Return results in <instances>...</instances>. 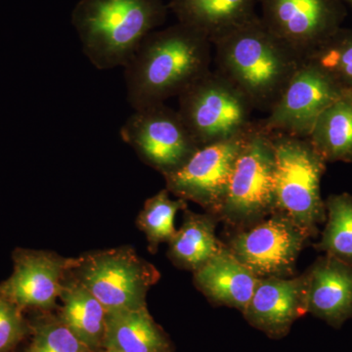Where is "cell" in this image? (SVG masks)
I'll return each mask as SVG.
<instances>
[{"instance_id":"cell-1","label":"cell","mask_w":352,"mask_h":352,"mask_svg":"<svg viewBox=\"0 0 352 352\" xmlns=\"http://www.w3.org/2000/svg\"><path fill=\"white\" fill-rule=\"evenodd\" d=\"M212 45L182 23L150 32L124 67L129 105L139 110L179 96L210 71Z\"/></svg>"},{"instance_id":"cell-2","label":"cell","mask_w":352,"mask_h":352,"mask_svg":"<svg viewBox=\"0 0 352 352\" xmlns=\"http://www.w3.org/2000/svg\"><path fill=\"white\" fill-rule=\"evenodd\" d=\"M212 45L217 71L239 88L254 110L267 113L305 61L272 34L258 15Z\"/></svg>"},{"instance_id":"cell-3","label":"cell","mask_w":352,"mask_h":352,"mask_svg":"<svg viewBox=\"0 0 352 352\" xmlns=\"http://www.w3.org/2000/svg\"><path fill=\"white\" fill-rule=\"evenodd\" d=\"M168 11L163 0H80L72 24L95 68H124L143 39L166 22Z\"/></svg>"},{"instance_id":"cell-4","label":"cell","mask_w":352,"mask_h":352,"mask_svg":"<svg viewBox=\"0 0 352 352\" xmlns=\"http://www.w3.org/2000/svg\"><path fill=\"white\" fill-rule=\"evenodd\" d=\"M274 147L275 212H283L310 238L327 219L320 183L327 162L309 139L270 133Z\"/></svg>"},{"instance_id":"cell-5","label":"cell","mask_w":352,"mask_h":352,"mask_svg":"<svg viewBox=\"0 0 352 352\" xmlns=\"http://www.w3.org/2000/svg\"><path fill=\"white\" fill-rule=\"evenodd\" d=\"M272 136L254 122L236 161L219 220L236 230L249 228L276 210Z\"/></svg>"},{"instance_id":"cell-6","label":"cell","mask_w":352,"mask_h":352,"mask_svg":"<svg viewBox=\"0 0 352 352\" xmlns=\"http://www.w3.org/2000/svg\"><path fill=\"white\" fill-rule=\"evenodd\" d=\"M177 111L199 147L243 135L254 122L247 97L212 69L178 96Z\"/></svg>"},{"instance_id":"cell-7","label":"cell","mask_w":352,"mask_h":352,"mask_svg":"<svg viewBox=\"0 0 352 352\" xmlns=\"http://www.w3.org/2000/svg\"><path fill=\"white\" fill-rule=\"evenodd\" d=\"M69 273L107 312L147 307L148 292L161 277L157 268L131 247L82 254Z\"/></svg>"},{"instance_id":"cell-8","label":"cell","mask_w":352,"mask_h":352,"mask_svg":"<svg viewBox=\"0 0 352 352\" xmlns=\"http://www.w3.org/2000/svg\"><path fill=\"white\" fill-rule=\"evenodd\" d=\"M120 134L146 164L163 175L182 168L200 148L178 111L166 103L133 110Z\"/></svg>"},{"instance_id":"cell-9","label":"cell","mask_w":352,"mask_h":352,"mask_svg":"<svg viewBox=\"0 0 352 352\" xmlns=\"http://www.w3.org/2000/svg\"><path fill=\"white\" fill-rule=\"evenodd\" d=\"M310 237L288 215L274 212L233 234L226 247L259 278L293 277Z\"/></svg>"},{"instance_id":"cell-10","label":"cell","mask_w":352,"mask_h":352,"mask_svg":"<svg viewBox=\"0 0 352 352\" xmlns=\"http://www.w3.org/2000/svg\"><path fill=\"white\" fill-rule=\"evenodd\" d=\"M344 89L317 65L305 60L276 105L256 124L267 133L307 138L321 113Z\"/></svg>"},{"instance_id":"cell-11","label":"cell","mask_w":352,"mask_h":352,"mask_svg":"<svg viewBox=\"0 0 352 352\" xmlns=\"http://www.w3.org/2000/svg\"><path fill=\"white\" fill-rule=\"evenodd\" d=\"M247 133L201 146L182 168L164 175L166 188L217 217Z\"/></svg>"},{"instance_id":"cell-12","label":"cell","mask_w":352,"mask_h":352,"mask_svg":"<svg viewBox=\"0 0 352 352\" xmlns=\"http://www.w3.org/2000/svg\"><path fill=\"white\" fill-rule=\"evenodd\" d=\"M264 25L307 60L337 32L333 0H258Z\"/></svg>"},{"instance_id":"cell-13","label":"cell","mask_w":352,"mask_h":352,"mask_svg":"<svg viewBox=\"0 0 352 352\" xmlns=\"http://www.w3.org/2000/svg\"><path fill=\"white\" fill-rule=\"evenodd\" d=\"M12 275L0 284V296L21 309L48 314L57 307L65 278L76 263L55 252L17 249Z\"/></svg>"},{"instance_id":"cell-14","label":"cell","mask_w":352,"mask_h":352,"mask_svg":"<svg viewBox=\"0 0 352 352\" xmlns=\"http://www.w3.org/2000/svg\"><path fill=\"white\" fill-rule=\"evenodd\" d=\"M307 312V276L261 278L243 312L250 325L271 339H282Z\"/></svg>"},{"instance_id":"cell-15","label":"cell","mask_w":352,"mask_h":352,"mask_svg":"<svg viewBox=\"0 0 352 352\" xmlns=\"http://www.w3.org/2000/svg\"><path fill=\"white\" fill-rule=\"evenodd\" d=\"M307 312L340 329L352 319V265L324 254L307 271Z\"/></svg>"},{"instance_id":"cell-16","label":"cell","mask_w":352,"mask_h":352,"mask_svg":"<svg viewBox=\"0 0 352 352\" xmlns=\"http://www.w3.org/2000/svg\"><path fill=\"white\" fill-rule=\"evenodd\" d=\"M261 278L224 247L194 271V283L210 302L245 311Z\"/></svg>"},{"instance_id":"cell-17","label":"cell","mask_w":352,"mask_h":352,"mask_svg":"<svg viewBox=\"0 0 352 352\" xmlns=\"http://www.w3.org/2000/svg\"><path fill=\"white\" fill-rule=\"evenodd\" d=\"M258 0H170L168 9L178 23L198 30L210 43L258 16Z\"/></svg>"},{"instance_id":"cell-18","label":"cell","mask_w":352,"mask_h":352,"mask_svg":"<svg viewBox=\"0 0 352 352\" xmlns=\"http://www.w3.org/2000/svg\"><path fill=\"white\" fill-rule=\"evenodd\" d=\"M103 349L113 352H175L147 307L107 312Z\"/></svg>"},{"instance_id":"cell-19","label":"cell","mask_w":352,"mask_h":352,"mask_svg":"<svg viewBox=\"0 0 352 352\" xmlns=\"http://www.w3.org/2000/svg\"><path fill=\"white\" fill-rule=\"evenodd\" d=\"M59 298L58 318L90 351H103L107 311L101 302L69 272Z\"/></svg>"},{"instance_id":"cell-20","label":"cell","mask_w":352,"mask_h":352,"mask_svg":"<svg viewBox=\"0 0 352 352\" xmlns=\"http://www.w3.org/2000/svg\"><path fill=\"white\" fill-rule=\"evenodd\" d=\"M183 223L168 242V256L177 267L196 271L224 249L217 237V215L183 210Z\"/></svg>"},{"instance_id":"cell-21","label":"cell","mask_w":352,"mask_h":352,"mask_svg":"<svg viewBox=\"0 0 352 352\" xmlns=\"http://www.w3.org/2000/svg\"><path fill=\"white\" fill-rule=\"evenodd\" d=\"M307 138L327 163L352 162V88L321 113Z\"/></svg>"},{"instance_id":"cell-22","label":"cell","mask_w":352,"mask_h":352,"mask_svg":"<svg viewBox=\"0 0 352 352\" xmlns=\"http://www.w3.org/2000/svg\"><path fill=\"white\" fill-rule=\"evenodd\" d=\"M325 206L326 226L315 250L352 265V195L330 196Z\"/></svg>"},{"instance_id":"cell-23","label":"cell","mask_w":352,"mask_h":352,"mask_svg":"<svg viewBox=\"0 0 352 352\" xmlns=\"http://www.w3.org/2000/svg\"><path fill=\"white\" fill-rule=\"evenodd\" d=\"M170 191L164 188L145 201L139 214L138 228L145 234L148 249L155 254L162 243H168L175 235V215L188 208V201L183 199L173 200Z\"/></svg>"},{"instance_id":"cell-24","label":"cell","mask_w":352,"mask_h":352,"mask_svg":"<svg viewBox=\"0 0 352 352\" xmlns=\"http://www.w3.org/2000/svg\"><path fill=\"white\" fill-rule=\"evenodd\" d=\"M31 344L25 352H92L50 312L31 324Z\"/></svg>"},{"instance_id":"cell-25","label":"cell","mask_w":352,"mask_h":352,"mask_svg":"<svg viewBox=\"0 0 352 352\" xmlns=\"http://www.w3.org/2000/svg\"><path fill=\"white\" fill-rule=\"evenodd\" d=\"M307 60L325 71L342 87L352 88V34L336 32Z\"/></svg>"},{"instance_id":"cell-26","label":"cell","mask_w":352,"mask_h":352,"mask_svg":"<svg viewBox=\"0 0 352 352\" xmlns=\"http://www.w3.org/2000/svg\"><path fill=\"white\" fill-rule=\"evenodd\" d=\"M23 310L0 296V352H13L31 333Z\"/></svg>"},{"instance_id":"cell-27","label":"cell","mask_w":352,"mask_h":352,"mask_svg":"<svg viewBox=\"0 0 352 352\" xmlns=\"http://www.w3.org/2000/svg\"><path fill=\"white\" fill-rule=\"evenodd\" d=\"M99 352H113L110 351H105V349H103V351H99Z\"/></svg>"}]
</instances>
